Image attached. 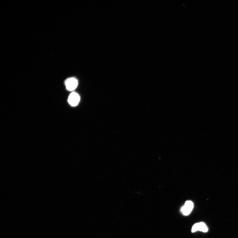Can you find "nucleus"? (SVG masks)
Masks as SVG:
<instances>
[{"label":"nucleus","mask_w":238,"mask_h":238,"mask_svg":"<svg viewBox=\"0 0 238 238\" xmlns=\"http://www.w3.org/2000/svg\"><path fill=\"white\" fill-rule=\"evenodd\" d=\"M65 85L67 90L72 91L77 87L78 81L77 79L75 78H70L67 79L65 82Z\"/></svg>","instance_id":"nucleus-1"},{"label":"nucleus","mask_w":238,"mask_h":238,"mask_svg":"<svg viewBox=\"0 0 238 238\" xmlns=\"http://www.w3.org/2000/svg\"><path fill=\"white\" fill-rule=\"evenodd\" d=\"M194 208V204L191 201H187L185 205L181 209L182 213L185 216H187L192 210Z\"/></svg>","instance_id":"nucleus-2"},{"label":"nucleus","mask_w":238,"mask_h":238,"mask_svg":"<svg viewBox=\"0 0 238 238\" xmlns=\"http://www.w3.org/2000/svg\"><path fill=\"white\" fill-rule=\"evenodd\" d=\"M80 99V97L77 93L73 92L69 95L68 101L71 106H75L78 104Z\"/></svg>","instance_id":"nucleus-3"},{"label":"nucleus","mask_w":238,"mask_h":238,"mask_svg":"<svg viewBox=\"0 0 238 238\" xmlns=\"http://www.w3.org/2000/svg\"><path fill=\"white\" fill-rule=\"evenodd\" d=\"M199 223V231L203 232H208V229L205 223L203 222H200Z\"/></svg>","instance_id":"nucleus-4"},{"label":"nucleus","mask_w":238,"mask_h":238,"mask_svg":"<svg viewBox=\"0 0 238 238\" xmlns=\"http://www.w3.org/2000/svg\"><path fill=\"white\" fill-rule=\"evenodd\" d=\"M198 231H199V223H197L195 224L193 226L192 229V233H194V232Z\"/></svg>","instance_id":"nucleus-5"}]
</instances>
